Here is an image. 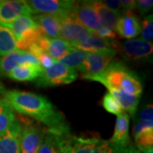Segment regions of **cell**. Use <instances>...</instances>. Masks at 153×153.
I'll use <instances>...</instances> for the list:
<instances>
[{"mask_svg":"<svg viewBox=\"0 0 153 153\" xmlns=\"http://www.w3.org/2000/svg\"><path fill=\"white\" fill-rule=\"evenodd\" d=\"M38 153H61L56 142L55 134L48 129Z\"/></svg>","mask_w":153,"mask_h":153,"instance_id":"obj_27","label":"cell"},{"mask_svg":"<svg viewBox=\"0 0 153 153\" xmlns=\"http://www.w3.org/2000/svg\"><path fill=\"white\" fill-rule=\"evenodd\" d=\"M117 54L116 49H111L105 52L89 53L83 61L78 71L82 72V78L100 74L109 66Z\"/></svg>","mask_w":153,"mask_h":153,"instance_id":"obj_8","label":"cell"},{"mask_svg":"<svg viewBox=\"0 0 153 153\" xmlns=\"http://www.w3.org/2000/svg\"><path fill=\"white\" fill-rule=\"evenodd\" d=\"M83 79L100 82L108 90L117 89L134 96H141L143 91V84L140 76L124 66L120 60H112L100 74Z\"/></svg>","mask_w":153,"mask_h":153,"instance_id":"obj_3","label":"cell"},{"mask_svg":"<svg viewBox=\"0 0 153 153\" xmlns=\"http://www.w3.org/2000/svg\"><path fill=\"white\" fill-rule=\"evenodd\" d=\"M43 35L44 34L39 28L33 29L28 32L17 41V49L23 52H28L29 49L33 44H38L39 39L42 38Z\"/></svg>","mask_w":153,"mask_h":153,"instance_id":"obj_26","label":"cell"},{"mask_svg":"<svg viewBox=\"0 0 153 153\" xmlns=\"http://www.w3.org/2000/svg\"><path fill=\"white\" fill-rule=\"evenodd\" d=\"M23 51L16 50L8 55L0 56V76H8V74L16 67L22 64Z\"/></svg>","mask_w":153,"mask_h":153,"instance_id":"obj_24","label":"cell"},{"mask_svg":"<svg viewBox=\"0 0 153 153\" xmlns=\"http://www.w3.org/2000/svg\"><path fill=\"white\" fill-rule=\"evenodd\" d=\"M90 4L93 6L94 10L97 12L105 27L115 31V27L119 16L117 14H115L114 12L110 10L103 4L102 1L93 0V1H90Z\"/></svg>","mask_w":153,"mask_h":153,"instance_id":"obj_22","label":"cell"},{"mask_svg":"<svg viewBox=\"0 0 153 153\" xmlns=\"http://www.w3.org/2000/svg\"><path fill=\"white\" fill-rule=\"evenodd\" d=\"M17 50V41L7 26L0 24V56Z\"/></svg>","mask_w":153,"mask_h":153,"instance_id":"obj_23","label":"cell"},{"mask_svg":"<svg viewBox=\"0 0 153 153\" xmlns=\"http://www.w3.org/2000/svg\"><path fill=\"white\" fill-rule=\"evenodd\" d=\"M31 8L23 0H0V24L7 26L22 16H33Z\"/></svg>","mask_w":153,"mask_h":153,"instance_id":"obj_11","label":"cell"},{"mask_svg":"<svg viewBox=\"0 0 153 153\" xmlns=\"http://www.w3.org/2000/svg\"><path fill=\"white\" fill-rule=\"evenodd\" d=\"M152 0H138L136 1V9L139 10L141 16L148 13L152 9Z\"/></svg>","mask_w":153,"mask_h":153,"instance_id":"obj_35","label":"cell"},{"mask_svg":"<svg viewBox=\"0 0 153 153\" xmlns=\"http://www.w3.org/2000/svg\"><path fill=\"white\" fill-rule=\"evenodd\" d=\"M34 14L49 15L60 18L70 15L74 1L67 0H31L27 1Z\"/></svg>","mask_w":153,"mask_h":153,"instance_id":"obj_7","label":"cell"},{"mask_svg":"<svg viewBox=\"0 0 153 153\" xmlns=\"http://www.w3.org/2000/svg\"><path fill=\"white\" fill-rule=\"evenodd\" d=\"M102 2L110 10L114 12L115 14H117L119 17L123 16V12L122 10L119 0H105V1H102Z\"/></svg>","mask_w":153,"mask_h":153,"instance_id":"obj_34","label":"cell"},{"mask_svg":"<svg viewBox=\"0 0 153 153\" xmlns=\"http://www.w3.org/2000/svg\"><path fill=\"white\" fill-rule=\"evenodd\" d=\"M152 15L144 17L141 24V39L149 43L153 40V18Z\"/></svg>","mask_w":153,"mask_h":153,"instance_id":"obj_30","label":"cell"},{"mask_svg":"<svg viewBox=\"0 0 153 153\" xmlns=\"http://www.w3.org/2000/svg\"><path fill=\"white\" fill-rule=\"evenodd\" d=\"M120 4L123 15L126 13L134 12L136 9V1L134 0H121Z\"/></svg>","mask_w":153,"mask_h":153,"instance_id":"obj_36","label":"cell"},{"mask_svg":"<svg viewBox=\"0 0 153 153\" xmlns=\"http://www.w3.org/2000/svg\"><path fill=\"white\" fill-rule=\"evenodd\" d=\"M136 146L140 152L153 148V129H146L134 137Z\"/></svg>","mask_w":153,"mask_h":153,"instance_id":"obj_28","label":"cell"},{"mask_svg":"<svg viewBox=\"0 0 153 153\" xmlns=\"http://www.w3.org/2000/svg\"><path fill=\"white\" fill-rule=\"evenodd\" d=\"M69 16L92 33H95L104 26L97 12L91 5L90 1H74Z\"/></svg>","mask_w":153,"mask_h":153,"instance_id":"obj_6","label":"cell"},{"mask_svg":"<svg viewBox=\"0 0 153 153\" xmlns=\"http://www.w3.org/2000/svg\"><path fill=\"white\" fill-rule=\"evenodd\" d=\"M60 19V38L74 48L81 40L92 32L88 30L76 20L69 16Z\"/></svg>","mask_w":153,"mask_h":153,"instance_id":"obj_10","label":"cell"},{"mask_svg":"<svg viewBox=\"0 0 153 153\" xmlns=\"http://www.w3.org/2000/svg\"><path fill=\"white\" fill-rule=\"evenodd\" d=\"M78 76L77 71L68 68L59 62L44 69L41 76L36 80L38 87H54L62 84H69L74 82Z\"/></svg>","mask_w":153,"mask_h":153,"instance_id":"obj_4","label":"cell"},{"mask_svg":"<svg viewBox=\"0 0 153 153\" xmlns=\"http://www.w3.org/2000/svg\"><path fill=\"white\" fill-rule=\"evenodd\" d=\"M21 123H16L10 129L0 134V153H20Z\"/></svg>","mask_w":153,"mask_h":153,"instance_id":"obj_15","label":"cell"},{"mask_svg":"<svg viewBox=\"0 0 153 153\" xmlns=\"http://www.w3.org/2000/svg\"><path fill=\"white\" fill-rule=\"evenodd\" d=\"M20 134V153H38L47 129L32 121H25Z\"/></svg>","mask_w":153,"mask_h":153,"instance_id":"obj_5","label":"cell"},{"mask_svg":"<svg viewBox=\"0 0 153 153\" xmlns=\"http://www.w3.org/2000/svg\"><path fill=\"white\" fill-rule=\"evenodd\" d=\"M117 43L115 40H105L97 37L94 33H90L88 36L81 40L74 47L76 49H80L88 53L105 52L111 49H116Z\"/></svg>","mask_w":153,"mask_h":153,"instance_id":"obj_14","label":"cell"},{"mask_svg":"<svg viewBox=\"0 0 153 153\" xmlns=\"http://www.w3.org/2000/svg\"><path fill=\"white\" fill-rule=\"evenodd\" d=\"M16 121L10 104L4 98H0V134L10 129Z\"/></svg>","mask_w":153,"mask_h":153,"instance_id":"obj_21","label":"cell"},{"mask_svg":"<svg viewBox=\"0 0 153 153\" xmlns=\"http://www.w3.org/2000/svg\"><path fill=\"white\" fill-rule=\"evenodd\" d=\"M44 68L41 66H33L29 64H22L8 74V77L18 82L36 81L41 76Z\"/></svg>","mask_w":153,"mask_h":153,"instance_id":"obj_18","label":"cell"},{"mask_svg":"<svg viewBox=\"0 0 153 153\" xmlns=\"http://www.w3.org/2000/svg\"><path fill=\"white\" fill-rule=\"evenodd\" d=\"M129 115L126 112L117 116L114 128V132L110 141L123 146H132L129 137Z\"/></svg>","mask_w":153,"mask_h":153,"instance_id":"obj_16","label":"cell"},{"mask_svg":"<svg viewBox=\"0 0 153 153\" xmlns=\"http://www.w3.org/2000/svg\"><path fill=\"white\" fill-rule=\"evenodd\" d=\"M108 93L111 94V96L118 102L124 112L129 116L135 115L140 100V96L131 95L117 89H110Z\"/></svg>","mask_w":153,"mask_h":153,"instance_id":"obj_19","label":"cell"},{"mask_svg":"<svg viewBox=\"0 0 153 153\" xmlns=\"http://www.w3.org/2000/svg\"><path fill=\"white\" fill-rule=\"evenodd\" d=\"M97 37L105 39V40H114L117 38V33L115 31L110 29L103 26L102 27H100L99 30H97L95 33H94Z\"/></svg>","mask_w":153,"mask_h":153,"instance_id":"obj_33","label":"cell"},{"mask_svg":"<svg viewBox=\"0 0 153 153\" xmlns=\"http://www.w3.org/2000/svg\"><path fill=\"white\" fill-rule=\"evenodd\" d=\"M141 153H153V148H151V149H148L146 151L141 152Z\"/></svg>","mask_w":153,"mask_h":153,"instance_id":"obj_38","label":"cell"},{"mask_svg":"<svg viewBox=\"0 0 153 153\" xmlns=\"http://www.w3.org/2000/svg\"><path fill=\"white\" fill-rule=\"evenodd\" d=\"M39 46L55 60L59 62L67 54H69L75 48L60 38H49L43 35L38 41Z\"/></svg>","mask_w":153,"mask_h":153,"instance_id":"obj_12","label":"cell"},{"mask_svg":"<svg viewBox=\"0 0 153 153\" xmlns=\"http://www.w3.org/2000/svg\"><path fill=\"white\" fill-rule=\"evenodd\" d=\"M115 31L123 38L133 39L141 32V25L139 18L134 12L126 13L118 18Z\"/></svg>","mask_w":153,"mask_h":153,"instance_id":"obj_13","label":"cell"},{"mask_svg":"<svg viewBox=\"0 0 153 153\" xmlns=\"http://www.w3.org/2000/svg\"><path fill=\"white\" fill-rule=\"evenodd\" d=\"M88 54L89 53L85 52V51L74 49L69 54H67L64 58H62L59 61V63L64 65L68 68L74 69V70L77 71L78 68L82 66L83 61L87 58Z\"/></svg>","mask_w":153,"mask_h":153,"instance_id":"obj_25","label":"cell"},{"mask_svg":"<svg viewBox=\"0 0 153 153\" xmlns=\"http://www.w3.org/2000/svg\"><path fill=\"white\" fill-rule=\"evenodd\" d=\"M146 129H153V121H136L133 128V135L135 137Z\"/></svg>","mask_w":153,"mask_h":153,"instance_id":"obj_32","label":"cell"},{"mask_svg":"<svg viewBox=\"0 0 153 153\" xmlns=\"http://www.w3.org/2000/svg\"><path fill=\"white\" fill-rule=\"evenodd\" d=\"M102 105L104 109L111 114L119 116L124 112L120 106V105L118 104V102L108 92L105 94L102 99Z\"/></svg>","mask_w":153,"mask_h":153,"instance_id":"obj_29","label":"cell"},{"mask_svg":"<svg viewBox=\"0 0 153 153\" xmlns=\"http://www.w3.org/2000/svg\"><path fill=\"white\" fill-rule=\"evenodd\" d=\"M7 27L10 29L16 41L28 32L39 28L32 16H22L18 17L14 22L7 25Z\"/></svg>","mask_w":153,"mask_h":153,"instance_id":"obj_20","label":"cell"},{"mask_svg":"<svg viewBox=\"0 0 153 153\" xmlns=\"http://www.w3.org/2000/svg\"><path fill=\"white\" fill-rule=\"evenodd\" d=\"M55 138L61 153H141L133 146H123L110 140L76 136L70 131Z\"/></svg>","mask_w":153,"mask_h":153,"instance_id":"obj_2","label":"cell"},{"mask_svg":"<svg viewBox=\"0 0 153 153\" xmlns=\"http://www.w3.org/2000/svg\"><path fill=\"white\" fill-rule=\"evenodd\" d=\"M136 121H153L152 104L146 105L139 111Z\"/></svg>","mask_w":153,"mask_h":153,"instance_id":"obj_31","label":"cell"},{"mask_svg":"<svg viewBox=\"0 0 153 153\" xmlns=\"http://www.w3.org/2000/svg\"><path fill=\"white\" fill-rule=\"evenodd\" d=\"M32 16L44 36L49 38H60L59 17L44 14H35Z\"/></svg>","mask_w":153,"mask_h":153,"instance_id":"obj_17","label":"cell"},{"mask_svg":"<svg viewBox=\"0 0 153 153\" xmlns=\"http://www.w3.org/2000/svg\"><path fill=\"white\" fill-rule=\"evenodd\" d=\"M4 98L14 111L47 126L48 130L55 135L69 131L63 114L44 95L12 89L6 90Z\"/></svg>","mask_w":153,"mask_h":153,"instance_id":"obj_1","label":"cell"},{"mask_svg":"<svg viewBox=\"0 0 153 153\" xmlns=\"http://www.w3.org/2000/svg\"><path fill=\"white\" fill-rule=\"evenodd\" d=\"M5 87L4 86V84L0 81V94H4L5 93Z\"/></svg>","mask_w":153,"mask_h":153,"instance_id":"obj_37","label":"cell"},{"mask_svg":"<svg viewBox=\"0 0 153 153\" xmlns=\"http://www.w3.org/2000/svg\"><path fill=\"white\" fill-rule=\"evenodd\" d=\"M117 51H120L126 60H143L152 55L153 45L152 43L144 41L141 38H133L123 43H117Z\"/></svg>","mask_w":153,"mask_h":153,"instance_id":"obj_9","label":"cell"}]
</instances>
